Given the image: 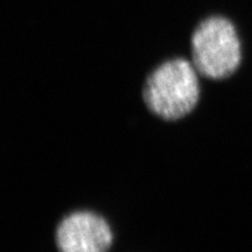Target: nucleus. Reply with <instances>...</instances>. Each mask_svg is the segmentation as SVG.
<instances>
[{"mask_svg":"<svg viewBox=\"0 0 252 252\" xmlns=\"http://www.w3.org/2000/svg\"><path fill=\"white\" fill-rule=\"evenodd\" d=\"M112 241L110 223L94 210H74L63 216L56 225L59 252H108Z\"/></svg>","mask_w":252,"mask_h":252,"instance_id":"7ed1b4c3","label":"nucleus"},{"mask_svg":"<svg viewBox=\"0 0 252 252\" xmlns=\"http://www.w3.org/2000/svg\"><path fill=\"white\" fill-rule=\"evenodd\" d=\"M200 74L185 58L166 60L153 68L141 88V98L150 113L165 122H178L200 103Z\"/></svg>","mask_w":252,"mask_h":252,"instance_id":"f257e3e1","label":"nucleus"},{"mask_svg":"<svg viewBox=\"0 0 252 252\" xmlns=\"http://www.w3.org/2000/svg\"><path fill=\"white\" fill-rule=\"evenodd\" d=\"M190 54L203 78L222 81L234 75L242 62V45L231 21L223 17L201 21L191 34Z\"/></svg>","mask_w":252,"mask_h":252,"instance_id":"f03ea898","label":"nucleus"}]
</instances>
